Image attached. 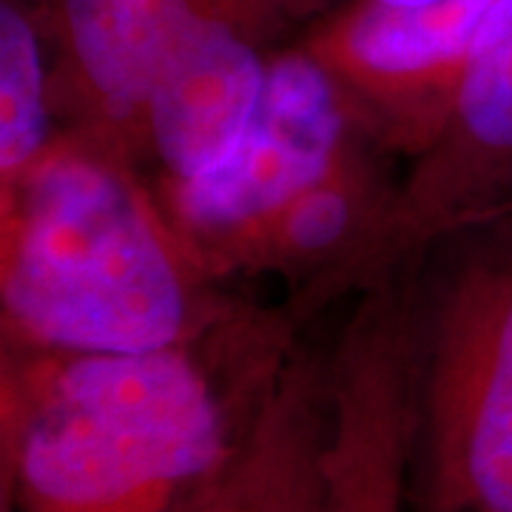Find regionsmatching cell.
I'll return each instance as SVG.
<instances>
[{
    "mask_svg": "<svg viewBox=\"0 0 512 512\" xmlns=\"http://www.w3.org/2000/svg\"><path fill=\"white\" fill-rule=\"evenodd\" d=\"M279 356L231 333L154 353H0V510L165 512L231 450Z\"/></svg>",
    "mask_w": 512,
    "mask_h": 512,
    "instance_id": "7a4b0ae2",
    "label": "cell"
},
{
    "mask_svg": "<svg viewBox=\"0 0 512 512\" xmlns=\"http://www.w3.org/2000/svg\"><path fill=\"white\" fill-rule=\"evenodd\" d=\"M328 362L299 345L259 382L222 461L165 512H330Z\"/></svg>",
    "mask_w": 512,
    "mask_h": 512,
    "instance_id": "ba28073f",
    "label": "cell"
},
{
    "mask_svg": "<svg viewBox=\"0 0 512 512\" xmlns=\"http://www.w3.org/2000/svg\"><path fill=\"white\" fill-rule=\"evenodd\" d=\"M384 157L365 137H353L330 168L268 220L222 248L208 265L214 282L279 276L293 285L291 322L313 313L319 293L362 251L390 200Z\"/></svg>",
    "mask_w": 512,
    "mask_h": 512,
    "instance_id": "30bf717a",
    "label": "cell"
},
{
    "mask_svg": "<svg viewBox=\"0 0 512 512\" xmlns=\"http://www.w3.org/2000/svg\"><path fill=\"white\" fill-rule=\"evenodd\" d=\"M52 55L60 128L131 157L137 120L165 63L194 37L237 26L282 46L330 0H32ZM134 160V157H131Z\"/></svg>",
    "mask_w": 512,
    "mask_h": 512,
    "instance_id": "277c9868",
    "label": "cell"
},
{
    "mask_svg": "<svg viewBox=\"0 0 512 512\" xmlns=\"http://www.w3.org/2000/svg\"><path fill=\"white\" fill-rule=\"evenodd\" d=\"M498 0H339L296 43L325 69L356 134L407 163L436 143Z\"/></svg>",
    "mask_w": 512,
    "mask_h": 512,
    "instance_id": "5b68a950",
    "label": "cell"
},
{
    "mask_svg": "<svg viewBox=\"0 0 512 512\" xmlns=\"http://www.w3.org/2000/svg\"><path fill=\"white\" fill-rule=\"evenodd\" d=\"M60 131L49 43L32 0H0V188L37 163Z\"/></svg>",
    "mask_w": 512,
    "mask_h": 512,
    "instance_id": "8fae6325",
    "label": "cell"
},
{
    "mask_svg": "<svg viewBox=\"0 0 512 512\" xmlns=\"http://www.w3.org/2000/svg\"><path fill=\"white\" fill-rule=\"evenodd\" d=\"M416 512H512V220L453 239L419 302Z\"/></svg>",
    "mask_w": 512,
    "mask_h": 512,
    "instance_id": "3957f363",
    "label": "cell"
},
{
    "mask_svg": "<svg viewBox=\"0 0 512 512\" xmlns=\"http://www.w3.org/2000/svg\"><path fill=\"white\" fill-rule=\"evenodd\" d=\"M353 137L336 86L293 40L271 55L262 103L237 151L200 180L154 191L208 274L222 248L322 177Z\"/></svg>",
    "mask_w": 512,
    "mask_h": 512,
    "instance_id": "52a82bcc",
    "label": "cell"
},
{
    "mask_svg": "<svg viewBox=\"0 0 512 512\" xmlns=\"http://www.w3.org/2000/svg\"><path fill=\"white\" fill-rule=\"evenodd\" d=\"M330 3H339V0H330Z\"/></svg>",
    "mask_w": 512,
    "mask_h": 512,
    "instance_id": "7c38bea8",
    "label": "cell"
},
{
    "mask_svg": "<svg viewBox=\"0 0 512 512\" xmlns=\"http://www.w3.org/2000/svg\"><path fill=\"white\" fill-rule=\"evenodd\" d=\"M328 393L330 512H404L419 433V299L404 274L359 293Z\"/></svg>",
    "mask_w": 512,
    "mask_h": 512,
    "instance_id": "8992f818",
    "label": "cell"
},
{
    "mask_svg": "<svg viewBox=\"0 0 512 512\" xmlns=\"http://www.w3.org/2000/svg\"><path fill=\"white\" fill-rule=\"evenodd\" d=\"M276 49L245 29L217 26L165 63L131 148L154 188L200 180L237 151L259 111Z\"/></svg>",
    "mask_w": 512,
    "mask_h": 512,
    "instance_id": "9c48e42d",
    "label": "cell"
},
{
    "mask_svg": "<svg viewBox=\"0 0 512 512\" xmlns=\"http://www.w3.org/2000/svg\"><path fill=\"white\" fill-rule=\"evenodd\" d=\"M146 171L114 143L60 128L0 188L3 348L154 353L217 345L251 313L214 296Z\"/></svg>",
    "mask_w": 512,
    "mask_h": 512,
    "instance_id": "6da1fadb",
    "label": "cell"
}]
</instances>
